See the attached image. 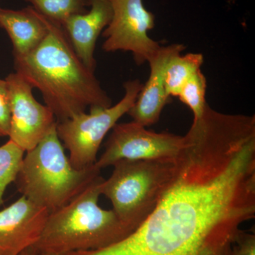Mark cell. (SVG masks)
<instances>
[{
    "mask_svg": "<svg viewBox=\"0 0 255 255\" xmlns=\"http://www.w3.org/2000/svg\"><path fill=\"white\" fill-rule=\"evenodd\" d=\"M46 20V38L28 55L14 58L15 72L39 90L57 122L87 109L112 106V99L96 78L95 71L80 59L62 25Z\"/></svg>",
    "mask_w": 255,
    "mask_h": 255,
    "instance_id": "1",
    "label": "cell"
},
{
    "mask_svg": "<svg viewBox=\"0 0 255 255\" xmlns=\"http://www.w3.org/2000/svg\"><path fill=\"white\" fill-rule=\"evenodd\" d=\"M105 178H96L66 205L50 213L41 237L30 249L34 254L95 251L131 234L113 210L99 205Z\"/></svg>",
    "mask_w": 255,
    "mask_h": 255,
    "instance_id": "2",
    "label": "cell"
},
{
    "mask_svg": "<svg viewBox=\"0 0 255 255\" xmlns=\"http://www.w3.org/2000/svg\"><path fill=\"white\" fill-rule=\"evenodd\" d=\"M100 175L95 164L81 169L72 165L55 125L36 147L25 152L15 183L21 196L50 214L68 204Z\"/></svg>",
    "mask_w": 255,
    "mask_h": 255,
    "instance_id": "3",
    "label": "cell"
},
{
    "mask_svg": "<svg viewBox=\"0 0 255 255\" xmlns=\"http://www.w3.org/2000/svg\"><path fill=\"white\" fill-rule=\"evenodd\" d=\"M175 159L120 160L102 184V195L119 219L135 231L157 206L177 171Z\"/></svg>",
    "mask_w": 255,
    "mask_h": 255,
    "instance_id": "4",
    "label": "cell"
},
{
    "mask_svg": "<svg viewBox=\"0 0 255 255\" xmlns=\"http://www.w3.org/2000/svg\"><path fill=\"white\" fill-rule=\"evenodd\" d=\"M143 85L135 79L124 84L125 94L117 105L107 108H95L58 122L57 135L69 160L75 169L87 168L97 160L100 146L108 132L132 107Z\"/></svg>",
    "mask_w": 255,
    "mask_h": 255,
    "instance_id": "5",
    "label": "cell"
},
{
    "mask_svg": "<svg viewBox=\"0 0 255 255\" xmlns=\"http://www.w3.org/2000/svg\"><path fill=\"white\" fill-rule=\"evenodd\" d=\"M185 144L184 135L147 130L137 122L117 123L95 166L102 170L120 160L175 159Z\"/></svg>",
    "mask_w": 255,
    "mask_h": 255,
    "instance_id": "6",
    "label": "cell"
},
{
    "mask_svg": "<svg viewBox=\"0 0 255 255\" xmlns=\"http://www.w3.org/2000/svg\"><path fill=\"white\" fill-rule=\"evenodd\" d=\"M112 18L102 32V49L107 53H131L137 65L147 63L160 45L147 33L155 27V16L144 6L142 0H110Z\"/></svg>",
    "mask_w": 255,
    "mask_h": 255,
    "instance_id": "7",
    "label": "cell"
},
{
    "mask_svg": "<svg viewBox=\"0 0 255 255\" xmlns=\"http://www.w3.org/2000/svg\"><path fill=\"white\" fill-rule=\"evenodd\" d=\"M5 80L11 109L9 140L26 152L55 127L57 119L49 107L34 98L33 87L19 73H10Z\"/></svg>",
    "mask_w": 255,
    "mask_h": 255,
    "instance_id": "8",
    "label": "cell"
},
{
    "mask_svg": "<svg viewBox=\"0 0 255 255\" xmlns=\"http://www.w3.org/2000/svg\"><path fill=\"white\" fill-rule=\"evenodd\" d=\"M48 210L25 196L0 211V255H19L41 237Z\"/></svg>",
    "mask_w": 255,
    "mask_h": 255,
    "instance_id": "9",
    "label": "cell"
},
{
    "mask_svg": "<svg viewBox=\"0 0 255 255\" xmlns=\"http://www.w3.org/2000/svg\"><path fill=\"white\" fill-rule=\"evenodd\" d=\"M185 49L183 44L161 46L149 59L150 75L142 86L137 100L128 114L133 122L145 127H150L158 122L164 107L170 102L171 97L164 87V73L171 57L182 53Z\"/></svg>",
    "mask_w": 255,
    "mask_h": 255,
    "instance_id": "10",
    "label": "cell"
},
{
    "mask_svg": "<svg viewBox=\"0 0 255 255\" xmlns=\"http://www.w3.org/2000/svg\"><path fill=\"white\" fill-rule=\"evenodd\" d=\"M90 9L67 18L62 26L82 63L95 71L97 39L110 24L112 9L110 0H90Z\"/></svg>",
    "mask_w": 255,
    "mask_h": 255,
    "instance_id": "11",
    "label": "cell"
},
{
    "mask_svg": "<svg viewBox=\"0 0 255 255\" xmlns=\"http://www.w3.org/2000/svg\"><path fill=\"white\" fill-rule=\"evenodd\" d=\"M0 27L7 33L11 40L14 58L31 53L48 33L46 18L31 6L18 10L1 8Z\"/></svg>",
    "mask_w": 255,
    "mask_h": 255,
    "instance_id": "12",
    "label": "cell"
},
{
    "mask_svg": "<svg viewBox=\"0 0 255 255\" xmlns=\"http://www.w3.org/2000/svg\"><path fill=\"white\" fill-rule=\"evenodd\" d=\"M204 63L201 53H189L182 55L177 53L171 57L164 73V87L169 97H177L181 89L195 74L201 70Z\"/></svg>",
    "mask_w": 255,
    "mask_h": 255,
    "instance_id": "13",
    "label": "cell"
},
{
    "mask_svg": "<svg viewBox=\"0 0 255 255\" xmlns=\"http://www.w3.org/2000/svg\"><path fill=\"white\" fill-rule=\"evenodd\" d=\"M42 16L62 25L73 15L82 14L90 6V0H23Z\"/></svg>",
    "mask_w": 255,
    "mask_h": 255,
    "instance_id": "14",
    "label": "cell"
},
{
    "mask_svg": "<svg viewBox=\"0 0 255 255\" xmlns=\"http://www.w3.org/2000/svg\"><path fill=\"white\" fill-rule=\"evenodd\" d=\"M25 152L9 139L0 146V206L4 204L6 188L16 181Z\"/></svg>",
    "mask_w": 255,
    "mask_h": 255,
    "instance_id": "15",
    "label": "cell"
},
{
    "mask_svg": "<svg viewBox=\"0 0 255 255\" xmlns=\"http://www.w3.org/2000/svg\"><path fill=\"white\" fill-rule=\"evenodd\" d=\"M206 78L198 70L181 89L177 97L192 112L194 119L200 118L208 104L206 101Z\"/></svg>",
    "mask_w": 255,
    "mask_h": 255,
    "instance_id": "16",
    "label": "cell"
},
{
    "mask_svg": "<svg viewBox=\"0 0 255 255\" xmlns=\"http://www.w3.org/2000/svg\"><path fill=\"white\" fill-rule=\"evenodd\" d=\"M11 109L9 88L5 79L0 78V137H9Z\"/></svg>",
    "mask_w": 255,
    "mask_h": 255,
    "instance_id": "17",
    "label": "cell"
},
{
    "mask_svg": "<svg viewBox=\"0 0 255 255\" xmlns=\"http://www.w3.org/2000/svg\"><path fill=\"white\" fill-rule=\"evenodd\" d=\"M230 255H255V233L242 230Z\"/></svg>",
    "mask_w": 255,
    "mask_h": 255,
    "instance_id": "18",
    "label": "cell"
},
{
    "mask_svg": "<svg viewBox=\"0 0 255 255\" xmlns=\"http://www.w3.org/2000/svg\"><path fill=\"white\" fill-rule=\"evenodd\" d=\"M19 255H34V253L31 251L30 248H28V249L26 250V251L22 252Z\"/></svg>",
    "mask_w": 255,
    "mask_h": 255,
    "instance_id": "19",
    "label": "cell"
},
{
    "mask_svg": "<svg viewBox=\"0 0 255 255\" xmlns=\"http://www.w3.org/2000/svg\"><path fill=\"white\" fill-rule=\"evenodd\" d=\"M0 9H1V7H0Z\"/></svg>",
    "mask_w": 255,
    "mask_h": 255,
    "instance_id": "20",
    "label": "cell"
}]
</instances>
